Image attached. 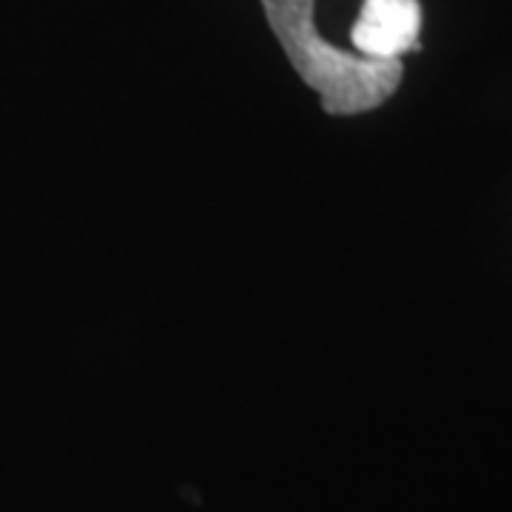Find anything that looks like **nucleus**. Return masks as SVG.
I'll return each instance as SVG.
<instances>
[{"label":"nucleus","instance_id":"obj_1","mask_svg":"<svg viewBox=\"0 0 512 512\" xmlns=\"http://www.w3.org/2000/svg\"><path fill=\"white\" fill-rule=\"evenodd\" d=\"M265 18L296 74L336 117L365 114L387 103L402 86V60H373L339 49L319 35L316 0H262Z\"/></svg>","mask_w":512,"mask_h":512},{"label":"nucleus","instance_id":"obj_2","mask_svg":"<svg viewBox=\"0 0 512 512\" xmlns=\"http://www.w3.org/2000/svg\"><path fill=\"white\" fill-rule=\"evenodd\" d=\"M419 0H365L353 23L350 43L356 55L373 60H402L419 49Z\"/></svg>","mask_w":512,"mask_h":512}]
</instances>
